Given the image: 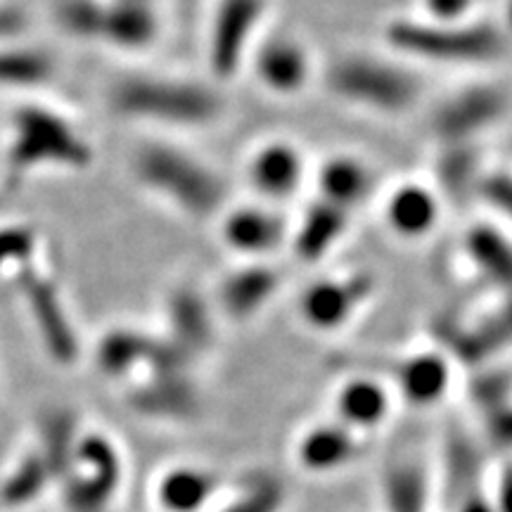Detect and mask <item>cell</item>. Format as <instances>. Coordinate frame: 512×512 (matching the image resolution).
I'll list each match as a JSON object with an SVG mask.
<instances>
[{"instance_id": "6da1fadb", "label": "cell", "mask_w": 512, "mask_h": 512, "mask_svg": "<svg viewBox=\"0 0 512 512\" xmlns=\"http://www.w3.org/2000/svg\"><path fill=\"white\" fill-rule=\"evenodd\" d=\"M384 41L396 57L448 67H489L508 55V34L484 19L432 22L425 17H396L384 27Z\"/></svg>"}, {"instance_id": "7a4b0ae2", "label": "cell", "mask_w": 512, "mask_h": 512, "mask_svg": "<svg viewBox=\"0 0 512 512\" xmlns=\"http://www.w3.org/2000/svg\"><path fill=\"white\" fill-rule=\"evenodd\" d=\"M110 110L121 119L171 128H202L223 114L219 91L209 83L162 74H128L107 91Z\"/></svg>"}, {"instance_id": "3957f363", "label": "cell", "mask_w": 512, "mask_h": 512, "mask_svg": "<svg viewBox=\"0 0 512 512\" xmlns=\"http://www.w3.org/2000/svg\"><path fill=\"white\" fill-rule=\"evenodd\" d=\"M131 171L145 190L169 202L188 219L204 221L223 209V178L200 157L174 143L152 140L140 145L133 152Z\"/></svg>"}, {"instance_id": "277c9868", "label": "cell", "mask_w": 512, "mask_h": 512, "mask_svg": "<svg viewBox=\"0 0 512 512\" xmlns=\"http://www.w3.org/2000/svg\"><path fill=\"white\" fill-rule=\"evenodd\" d=\"M95 162V150L83 131L64 114L43 105H22L12 114L8 178L12 183L36 169L83 171Z\"/></svg>"}, {"instance_id": "5b68a950", "label": "cell", "mask_w": 512, "mask_h": 512, "mask_svg": "<svg viewBox=\"0 0 512 512\" xmlns=\"http://www.w3.org/2000/svg\"><path fill=\"white\" fill-rule=\"evenodd\" d=\"M325 86L337 100L377 114H403L420 100L418 74L399 57L344 53L325 69Z\"/></svg>"}, {"instance_id": "8992f818", "label": "cell", "mask_w": 512, "mask_h": 512, "mask_svg": "<svg viewBox=\"0 0 512 512\" xmlns=\"http://www.w3.org/2000/svg\"><path fill=\"white\" fill-rule=\"evenodd\" d=\"M121 479L124 463L117 444L100 432L81 434L74 463L60 479L64 508L69 512H105L117 496Z\"/></svg>"}, {"instance_id": "52a82bcc", "label": "cell", "mask_w": 512, "mask_h": 512, "mask_svg": "<svg viewBox=\"0 0 512 512\" xmlns=\"http://www.w3.org/2000/svg\"><path fill=\"white\" fill-rule=\"evenodd\" d=\"M10 275L27 302V311L34 320L46 354L57 366H74L81 354L79 332L69 318L57 280L43 271L38 264V254L27 264L17 266Z\"/></svg>"}, {"instance_id": "ba28073f", "label": "cell", "mask_w": 512, "mask_h": 512, "mask_svg": "<svg viewBox=\"0 0 512 512\" xmlns=\"http://www.w3.org/2000/svg\"><path fill=\"white\" fill-rule=\"evenodd\" d=\"M508 114V88L472 83L441 102L432 114V131L444 145L472 143Z\"/></svg>"}, {"instance_id": "9c48e42d", "label": "cell", "mask_w": 512, "mask_h": 512, "mask_svg": "<svg viewBox=\"0 0 512 512\" xmlns=\"http://www.w3.org/2000/svg\"><path fill=\"white\" fill-rule=\"evenodd\" d=\"M375 292L370 273H351L311 283L299 297L304 323L318 332L342 330Z\"/></svg>"}, {"instance_id": "30bf717a", "label": "cell", "mask_w": 512, "mask_h": 512, "mask_svg": "<svg viewBox=\"0 0 512 512\" xmlns=\"http://www.w3.org/2000/svg\"><path fill=\"white\" fill-rule=\"evenodd\" d=\"M268 10V0H219L209 36V62L219 79H233Z\"/></svg>"}, {"instance_id": "8fae6325", "label": "cell", "mask_w": 512, "mask_h": 512, "mask_svg": "<svg viewBox=\"0 0 512 512\" xmlns=\"http://www.w3.org/2000/svg\"><path fill=\"white\" fill-rule=\"evenodd\" d=\"M434 337L439 339L444 356L456 358L465 366L484 368L508 347V309L503 306L501 313H489L477 320L441 318L434 323Z\"/></svg>"}, {"instance_id": "7c38bea8", "label": "cell", "mask_w": 512, "mask_h": 512, "mask_svg": "<svg viewBox=\"0 0 512 512\" xmlns=\"http://www.w3.org/2000/svg\"><path fill=\"white\" fill-rule=\"evenodd\" d=\"M128 406L150 420L190 422L202 411V399L190 373H147L126 394Z\"/></svg>"}, {"instance_id": "4fadbf2b", "label": "cell", "mask_w": 512, "mask_h": 512, "mask_svg": "<svg viewBox=\"0 0 512 512\" xmlns=\"http://www.w3.org/2000/svg\"><path fill=\"white\" fill-rule=\"evenodd\" d=\"M290 238L287 221L271 207L242 204L223 214L221 240L230 252L249 261H261Z\"/></svg>"}, {"instance_id": "5bb4252c", "label": "cell", "mask_w": 512, "mask_h": 512, "mask_svg": "<svg viewBox=\"0 0 512 512\" xmlns=\"http://www.w3.org/2000/svg\"><path fill=\"white\" fill-rule=\"evenodd\" d=\"M486 475V451L482 441L472 437L465 427H451L444 441L441 460V496L446 510L465 498L482 494Z\"/></svg>"}, {"instance_id": "9a60e30c", "label": "cell", "mask_w": 512, "mask_h": 512, "mask_svg": "<svg viewBox=\"0 0 512 512\" xmlns=\"http://www.w3.org/2000/svg\"><path fill=\"white\" fill-rule=\"evenodd\" d=\"M252 69L256 81L275 95H297L311 81V55L292 36H273L256 48Z\"/></svg>"}, {"instance_id": "2e32d148", "label": "cell", "mask_w": 512, "mask_h": 512, "mask_svg": "<svg viewBox=\"0 0 512 512\" xmlns=\"http://www.w3.org/2000/svg\"><path fill=\"white\" fill-rule=\"evenodd\" d=\"M304 155L287 140L264 143L249 159V183L261 197L283 202L297 195L304 181Z\"/></svg>"}, {"instance_id": "e0dca14e", "label": "cell", "mask_w": 512, "mask_h": 512, "mask_svg": "<svg viewBox=\"0 0 512 512\" xmlns=\"http://www.w3.org/2000/svg\"><path fill=\"white\" fill-rule=\"evenodd\" d=\"M283 285V275L264 261H247L230 271L219 285V306L230 320H249L261 313Z\"/></svg>"}, {"instance_id": "ac0fdd59", "label": "cell", "mask_w": 512, "mask_h": 512, "mask_svg": "<svg viewBox=\"0 0 512 512\" xmlns=\"http://www.w3.org/2000/svg\"><path fill=\"white\" fill-rule=\"evenodd\" d=\"M363 444L356 432L337 420L320 422L306 430L294 446V458L311 475H330L342 470L361 456Z\"/></svg>"}, {"instance_id": "d6986e66", "label": "cell", "mask_w": 512, "mask_h": 512, "mask_svg": "<svg viewBox=\"0 0 512 512\" xmlns=\"http://www.w3.org/2000/svg\"><path fill=\"white\" fill-rule=\"evenodd\" d=\"M159 15L152 0H102L98 41L119 50L155 46Z\"/></svg>"}, {"instance_id": "ffe728a7", "label": "cell", "mask_w": 512, "mask_h": 512, "mask_svg": "<svg viewBox=\"0 0 512 512\" xmlns=\"http://www.w3.org/2000/svg\"><path fill=\"white\" fill-rule=\"evenodd\" d=\"M467 394L482 415L486 446L505 451L512 437V413H510V373L501 366L477 368L472 380L467 382Z\"/></svg>"}, {"instance_id": "44dd1931", "label": "cell", "mask_w": 512, "mask_h": 512, "mask_svg": "<svg viewBox=\"0 0 512 512\" xmlns=\"http://www.w3.org/2000/svg\"><path fill=\"white\" fill-rule=\"evenodd\" d=\"M166 339L181 347L185 354L197 358L214 342V320L209 304L195 287H176L164 304Z\"/></svg>"}, {"instance_id": "7402d4cb", "label": "cell", "mask_w": 512, "mask_h": 512, "mask_svg": "<svg viewBox=\"0 0 512 512\" xmlns=\"http://www.w3.org/2000/svg\"><path fill=\"white\" fill-rule=\"evenodd\" d=\"M396 387L401 399L415 408H427L439 403L451 389L453 363L441 351H418L401 358L394 370Z\"/></svg>"}, {"instance_id": "603a6c76", "label": "cell", "mask_w": 512, "mask_h": 512, "mask_svg": "<svg viewBox=\"0 0 512 512\" xmlns=\"http://www.w3.org/2000/svg\"><path fill=\"white\" fill-rule=\"evenodd\" d=\"M441 219L439 195L422 183H401L384 202V221L403 240H422Z\"/></svg>"}, {"instance_id": "cb8c5ba5", "label": "cell", "mask_w": 512, "mask_h": 512, "mask_svg": "<svg viewBox=\"0 0 512 512\" xmlns=\"http://www.w3.org/2000/svg\"><path fill=\"white\" fill-rule=\"evenodd\" d=\"M351 211L337 207V204L325 200H313L309 209L304 211L302 221L290 235L292 249L299 261L316 264L325 259L349 230Z\"/></svg>"}, {"instance_id": "d4e9b609", "label": "cell", "mask_w": 512, "mask_h": 512, "mask_svg": "<svg viewBox=\"0 0 512 512\" xmlns=\"http://www.w3.org/2000/svg\"><path fill=\"white\" fill-rule=\"evenodd\" d=\"M392 413V394L373 377H351L335 394V420L351 432H373Z\"/></svg>"}, {"instance_id": "484cf974", "label": "cell", "mask_w": 512, "mask_h": 512, "mask_svg": "<svg viewBox=\"0 0 512 512\" xmlns=\"http://www.w3.org/2000/svg\"><path fill=\"white\" fill-rule=\"evenodd\" d=\"M219 472L200 465H176L157 482V505L162 512H202L221 491Z\"/></svg>"}, {"instance_id": "4316f807", "label": "cell", "mask_w": 512, "mask_h": 512, "mask_svg": "<svg viewBox=\"0 0 512 512\" xmlns=\"http://www.w3.org/2000/svg\"><path fill=\"white\" fill-rule=\"evenodd\" d=\"M375 188V176L370 166L354 155H335L325 159L318 169L320 200L354 211L363 204Z\"/></svg>"}, {"instance_id": "83f0119b", "label": "cell", "mask_w": 512, "mask_h": 512, "mask_svg": "<svg viewBox=\"0 0 512 512\" xmlns=\"http://www.w3.org/2000/svg\"><path fill=\"white\" fill-rule=\"evenodd\" d=\"M38 434H41V444L36 451L46 460L53 482H60L74 463L76 441L81 437L76 413L64 406L50 408L38 420Z\"/></svg>"}, {"instance_id": "f1b7e54d", "label": "cell", "mask_w": 512, "mask_h": 512, "mask_svg": "<svg viewBox=\"0 0 512 512\" xmlns=\"http://www.w3.org/2000/svg\"><path fill=\"white\" fill-rule=\"evenodd\" d=\"M465 256L470 264L477 268L484 278H489L494 285L505 287L510 280L512 254L510 242L505 235L491 223H475L463 238Z\"/></svg>"}, {"instance_id": "f546056e", "label": "cell", "mask_w": 512, "mask_h": 512, "mask_svg": "<svg viewBox=\"0 0 512 512\" xmlns=\"http://www.w3.org/2000/svg\"><path fill=\"white\" fill-rule=\"evenodd\" d=\"M382 498L387 512H430L427 472L413 460L389 465L382 477Z\"/></svg>"}, {"instance_id": "4dcf8cb0", "label": "cell", "mask_w": 512, "mask_h": 512, "mask_svg": "<svg viewBox=\"0 0 512 512\" xmlns=\"http://www.w3.org/2000/svg\"><path fill=\"white\" fill-rule=\"evenodd\" d=\"M150 344L152 335L131 328H114L100 339L95 358H98V366L105 375L124 377L145 366Z\"/></svg>"}, {"instance_id": "1f68e13d", "label": "cell", "mask_w": 512, "mask_h": 512, "mask_svg": "<svg viewBox=\"0 0 512 512\" xmlns=\"http://www.w3.org/2000/svg\"><path fill=\"white\" fill-rule=\"evenodd\" d=\"M55 76L53 57L24 46H0V88L46 86Z\"/></svg>"}, {"instance_id": "d6a6232c", "label": "cell", "mask_w": 512, "mask_h": 512, "mask_svg": "<svg viewBox=\"0 0 512 512\" xmlns=\"http://www.w3.org/2000/svg\"><path fill=\"white\" fill-rule=\"evenodd\" d=\"M50 484H53V475H50L46 460L34 448L12 467L10 475L0 484V501L8 508H22V505L34 503L38 496H43V491Z\"/></svg>"}, {"instance_id": "836d02e7", "label": "cell", "mask_w": 512, "mask_h": 512, "mask_svg": "<svg viewBox=\"0 0 512 512\" xmlns=\"http://www.w3.org/2000/svg\"><path fill=\"white\" fill-rule=\"evenodd\" d=\"M285 498L287 489L278 477L268 475V472H256V475L242 479L219 512H280Z\"/></svg>"}, {"instance_id": "e575fe53", "label": "cell", "mask_w": 512, "mask_h": 512, "mask_svg": "<svg viewBox=\"0 0 512 512\" xmlns=\"http://www.w3.org/2000/svg\"><path fill=\"white\" fill-rule=\"evenodd\" d=\"M479 171H482V166H479L477 150H472V143L444 145L437 164L441 190L456 197L475 192V185L482 176Z\"/></svg>"}, {"instance_id": "d590c367", "label": "cell", "mask_w": 512, "mask_h": 512, "mask_svg": "<svg viewBox=\"0 0 512 512\" xmlns=\"http://www.w3.org/2000/svg\"><path fill=\"white\" fill-rule=\"evenodd\" d=\"M102 0H57L55 22L69 36L98 41Z\"/></svg>"}, {"instance_id": "8d00e7d4", "label": "cell", "mask_w": 512, "mask_h": 512, "mask_svg": "<svg viewBox=\"0 0 512 512\" xmlns=\"http://www.w3.org/2000/svg\"><path fill=\"white\" fill-rule=\"evenodd\" d=\"M38 254V235L29 226L0 228V273H12Z\"/></svg>"}, {"instance_id": "74e56055", "label": "cell", "mask_w": 512, "mask_h": 512, "mask_svg": "<svg viewBox=\"0 0 512 512\" xmlns=\"http://www.w3.org/2000/svg\"><path fill=\"white\" fill-rule=\"evenodd\" d=\"M475 195L482 197V200L486 204H491L496 211L508 214L512 204L510 174L505 169H498V171H491V174L479 176V181L475 185Z\"/></svg>"}, {"instance_id": "f35d334b", "label": "cell", "mask_w": 512, "mask_h": 512, "mask_svg": "<svg viewBox=\"0 0 512 512\" xmlns=\"http://www.w3.org/2000/svg\"><path fill=\"white\" fill-rule=\"evenodd\" d=\"M477 0H420L422 15L432 22H467Z\"/></svg>"}, {"instance_id": "ab89813d", "label": "cell", "mask_w": 512, "mask_h": 512, "mask_svg": "<svg viewBox=\"0 0 512 512\" xmlns=\"http://www.w3.org/2000/svg\"><path fill=\"white\" fill-rule=\"evenodd\" d=\"M29 27V19L22 8L12 3H0V41H12L22 36Z\"/></svg>"}, {"instance_id": "60d3db41", "label": "cell", "mask_w": 512, "mask_h": 512, "mask_svg": "<svg viewBox=\"0 0 512 512\" xmlns=\"http://www.w3.org/2000/svg\"><path fill=\"white\" fill-rule=\"evenodd\" d=\"M448 512H501V510L496 508L494 498L486 494V491H482V494H475L465 498V501H460L458 505H453Z\"/></svg>"}]
</instances>
